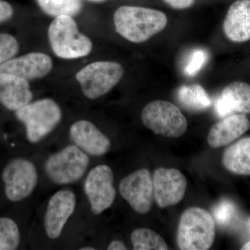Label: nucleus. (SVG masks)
Returning <instances> with one entry per match:
<instances>
[{
	"label": "nucleus",
	"mask_w": 250,
	"mask_h": 250,
	"mask_svg": "<svg viewBox=\"0 0 250 250\" xmlns=\"http://www.w3.org/2000/svg\"><path fill=\"white\" fill-rule=\"evenodd\" d=\"M116 32L133 43H143L164 31L168 20L159 10L141 6H123L113 16Z\"/></svg>",
	"instance_id": "obj_1"
},
{
	"label": "nucleus",
	"mask_w": 250,
	"mask_h": 250,
	"mask_svg": "<svg viewBox=\"0 0 250 250\" xmlns=\"http://www.w3.org/2000/svg\"><path fill=\"white\" fill-rule=\"evenodd\" d=\"M215 237V220L207 210L200 207H190L182 213L177 230L179 249L208 250Z\"/></svg>",
	"instance_id": "obj_2"
},
{
	"label": "nucleus",
	"mask_w": 250,
	"mask_h": 250,
	"mask_svg": "<svg viewBox=\"0 0 250 250\" xmlns=\"http://www.w3.org/2000/svg\"><path fill=\"white\" fill-rule=\"evenodd\" d=\"M48 38L51 48L59 58H82L88 55L93 49V42L80 32L71 16L55 18L49 25Z\"/></svg>",
	"instance_id": "obj_3"
},
{
	"label": "nucleus",
	"mask_w": 250,
	"mask_h": 250,
	"mask_svg": "<svg viewBox=\"0 0 250 250\" xmlns=\"http://www.w3.org/2000/svg\"><path fill=\"white\" fill-rule=\"evenodd\" d=\"M16 116L25 126L28 141L36 143L57 127L62 121V112L58 104L46 98L16 110Z\"/></svg>",
	"instance_id": "obj_4"
},
{
	"label": "nucleus",
	"mask_w": 250,
	"mask_h": 250,
	"mask_svg": "<svg viewBox=\"0 0 250 250\" xmlns=\"http://www.w3.org/2000/svg\"><path fill=\"white\" fill-rule=\"evenodd\" d=\"M143 125L155 134L179 138L187 131L188 122L182 112L168 101L156 100L148 103L141 113Z\"/></svg>",
	"instance_id": "obj_5"
},
{
	"label": "nucleus",
	"mask_w": 250,
	"mask_h": 250,
	"mask_svg": "<svg viewBox=\"0 0 250 250\" xmlns=\"http://www.w3.org/2000/svg\"><path fill=\"white\" fill-rule=\"evenodd\" d=\"M124 68L119 62H91L76 74L77 82L86 98L95 100L106 95L123 79Z\"/></svg>",
	"instance_id": "obj_6"
},
{
	"label": "nucleus",
	"mask_w": 250,
	"mask_h": 250,
	"mask_svg": "<svg viewBox=\"0 0 250 250\" xmlns=\"http://www.w3.org/2000/svg\"><path fill=\"white\" fill-rule=\"evenodd\" d=\"M89 164L86 153L75 145H70L49 156L45 164V172L54 183L66 185L80 180Z\"/></svg>",
	"instance_id": "obj_7"
},
{
	"label": "nucleus",
	"mask_w": 250,
	"mask_h": 250,
	"mask_svg": "<svg viewBox=\"0 0 250 250\" xmlns=\"http://www.w3.org/2000/svg\"><path fill=\"white\" fill-rule=\"evenodd\" d=\"M1 178L6 198L18 202L32 193L37 186L39 176L34 163L24 158H17L5 166Z\"/></svg>",
	"instance_id": "obj_8"
},
{
	"label": "nucleus",
	"mask_w": 250,
	"mask_h": 250,
	"mask_svg": "<svg viewBox=\"0 0 250 250\" xmlns=\"http://www.w3.org/2000/svg\"><path fill=\"white\" fill-rule=\"evenodd\" d=\"M84 191L93 214L100 215L113 205L116 191L113 173L106 165H98L90 171L84 182Z\"/></svg>",
	"instance_id": "obj_9"
},
{
	"label": "nucleus",
	"mask_w": 250,
	"mask_h": 250,
	"mask_svg": "<svg viewBox=\"0 0 250 250\" xmlns=\"http://www.w3.org/2000/svg\"><path fill=\"white\" fill-rule=\"evenodd\" d=\"M119 191L136 213L146 214L151 210L154 198L152 174L146 168L134 171L122 179Z\"/></svg>",
	"instance_id": "obj_10"
},
{
	"label": "nucleus",
	"mask_w": 250,
	"mask_h": 250,
	"mask_svg": "<svg viewBox=\"0 0 250 250\" xmlns=\"http://www.w3.org/2000/svg\"><path fill=\"white\" fill-rule=\"evenodd\" d=\"M152 179L154 199L160 208L177 205L183 200L187 180L181 171L159 167L154 170Z\"/></svg>",
	"instance_id": "obj_11"
},
{
	"label": "nucleus",
	"mask_w": 250,
	"mask_h": 250,
	"mask_svg": "<svg viewBox=\"0 0 250 250\" xmlns=\"http://www.w3.org/2000/svg\"><path fill=\"white\" fill-rule=\"evenodd\" d=\"M76 205V195L70 190H59L52 195L44 218V228L49 238L56 239L60 236Z\"/></svg>",
	"instance_id": "obj_12"
},
{
	"label": "nucleus",
	"mask_w": 250,
	"mask_h": 250,
	"mask_svg": "<svg viewBox=\"0 0 250 250\" xmlns=\"http://www.w3.org/2000/svg\"><path fill=\"white\" fill-rule=\"evenodd\" d=\"M222 31L225 39L234 45L250 42V0H235L227 11Z\"/></svg>",
	"instance_id": "obj_13"
},
{
	"label": "nucleus",
	"mask_w": 250,
	"mask_h": 250,
	"mask_svg": "<svg viewBox=\"0 0 250 250\" xmlns=\"http://www.w3.org/2000/svg\"><path fill=\"white\" fill-rule=\"evenodd\" d=\"M52 59L41 52L11 59L0 65V73L11 74L24 80H34L46 76L52 68Z\"/></svg>",
	"instance_id": "obj_14"
},
{
	"label": "nucleus",
	"mask_w": 250,
	"mask_h": 250,
	"mask_svg": "<svg viewBox=\"0 0 250 250\" xmlns=\"http://www.w3.org/2000/svg\"><path fill=\"white\" fill-rule=\"evenodd\" d=\"M71 140L80 149L94 156L104 155L111 149V141L93 123L89 121H77L70 126Z\"/></svg>",
	"instance_id": "obj_15"
},
{
	"label": "nucleus",
	"mask_w": 250,
	"mask_h": 250,
	"mask_svg": "<svg viewBox=\"0 0 250 250\" xmlns=\"http://www.w3.org/2000/svg\"><path fill=\"white\" fill-rule=\"evenodd\" d=\"M215 110L222 118L233 113L250 115V83L236 80L225 85L215 104Z\"/></svg>",
	"instance_id": "obj_16"
},
{
	"label": "nucleus",
	"mask_w": 250,
	"mask_h": 250,
	"mask_svg": "<svg viewBox=\"0 0 250 250\" xmlns=\"http://www.w3.org/2000/svg\"><path fill=\"white\" fill-rule=\"evenodd\" d=\"M250 129V121L247 115L231 113L213 125L207 141L211 147H224L239 139Z\"/></svg>",
	"instance_id": "obj_17"
},
{
	"label": "nucleus",
	"mask_w": 250,
	"mask_h": 250,
	"mask_svg": "<svg viewBox=\"0 0 250 250\" xmlns=\"http://www.w3.org/2000/svg\"><path fill=\"white\" fill-rule=\"evenodd\" d=\"M33 94L29 82L11 74L0 73V103L15 111L30 103Z\"/></svg>",
	"instance_id": "obj_18"
},
{
	"label": "nucleus",
	"mask_w": 250,
	"mask_h": 250,
	"mask_svg": "<svg viewBox=\"0 0 250 250\" xmlns=\"http://www.w3.org/2000/svg\"><path fill=\"white\" fill-rule=\"evenodd\" d=\"M222 161L231 173L250 176V137L243 138L227 148Z\"/></svg>",
	"instance_id": "obj_19"
},
{
	"label": "nucleus",
	"mask_w": 250,
	"mask_h": 250,
	"mask_svg": "<svg viewBox=\"0 0 250 250\" xmlns=\"http://www.w3.org/2000/svg\"><path fill=\"white\" fill-rule=\"evenodd\" d=\"M177 98L182 106L192 111H205L212 104L205 88L196 83L182 85L177 91Z\"/></svg>",
	"instance_id": "obj_20"
},
{
	"label": "nucleus",
	"mask_w": 250,
	"mask_h": 250,
	"mask_svg": "<svg viewBox=\"0 0 250 250\" xmlns=\"http://www.w3.org/2000/svg\"><path fill=\"white\" fill-rule=\"evenodd\" d=\"M45 14L52 17L68 16L73 17L83 8L82 0H36Z\"/></svg>",
	"instance_id": "obj_21"
},
{
	"label": "nucleus",
	"mask_w": 250,
	"mask_h": 250,
	"mask_svg": "<svg viewBox=\"0 0 250 250\" xmlns=\"http://www.w3.org/2000/svg\"><path fill=\"white\" fill-rule=\"evenodd\" d=\"M131 241L135 250H166L168 247L164 238L147 228H139L131 233Z\"/></svg>",
	"instance_id": "obj_22"
},
{
	"label": "nucleus",
	"mask_w": 250,
	"mask_h": 250,
	"mask_svg": "<svg viewBox=\"0 0 250 250\" xmlns=\"http://www.w3.org/2000/svg\"><path fill=\"white\" fill-rule=\"evenodd\" d=\"M21 243V232L13 219L0 218V250L18 249Z\"/></svg>",
	"instance_id": "obj_23"
},
{
	"label": "nucleus",
	"mask_w": 250,
	"mask_h": 250,
	"mask_svg": "<svg viewBox=\"0 0 250 250\" xmlns=\"http://www.w3.org/2000/svg\"><path fill=\"white\" fill-rule=\"evenodd\" d=\"M19 44L16 38L8 34H0V65L8 62L18 53Z\"/></svg>",
	"instance_id": "obj_24"
},
{
	"label": "nucleus",
	"mask_w": 250,
	"mask_h": 250,
	"mask_svg": "<svg viewBox=\"0 0 250 250\" xmlns=\"http://www.w3.org/2000/svg\"><path fill=\"white\" fill-rule=\"evenodd\" d=\"M208 58L207 51L199 49L194 51L184 67V74L187 76L197 75L205 65Z\"/></svg>",
	"instance_id": "obj_25"
},
{
	"label": "nucleus",
	"mask_w": 250,
	"mask_h": 250,
	"mask_svg": "<svg viewBox=\"0 0 250 250\" xmlns=\"http://www.w3.org/2000/svg\"><path fill=\"white\" fill-rule=\"evenodd\" d=\"M234 207L232 204L228 201H223L215 206L213 210V214L215 221L220 225L228 223L231 220Z\"/></svg>",
	"instance_id": "obj_26"
},
{
	"label": "nucleus",
	"mask_w": 250,
	"mask_h": 250,
	"mask_svg": "<svg viewBox=\"0 0 250 250\" xmlns=\"http://www.w3.org/2000/svg\"><path fill=\"white\" fill-rule=\"evenodd\" d=\"M165 4L175 10H184L191 7L196 0H163Z\"/></svg>",
	"instance_id": "obj_27"
},
{
	"label": "nucleus",
	"mask_w": 250,
	"mask_h": 250,
	"mask_svg": "<svg viewBox=\"0 0 250 250\" xmlns=\"http://www.w3.org/2000/svg\"><path fill=\"white\" fill-rule=\"evenodd\" d=\"M14 15L12 6L4 0H0V23L9 21Z\"/></svg>",
	"instance_id": "obj_28"
},
{
	"label": "nucleus",
	"mask_w": 250,
	"mask_h": 250,
	"mask_svg": "<svg viewBox=\"0 0 250 250\" xmlns=\"http://www.w3.org/2000/svg\"><path fill=\"white\" fill-rule=\"evenodd\" d=\"M108 250H125L126 247L123 242L120 241H114L110 243L108 246Z\"/></svg>",
	"instance_id": "obj_29"
},
{
	"label": "nucleus",
	"mask_w": 250,
	"mask_h": 250,
	"mask_svg": "<svg viewBox=\"0 0 250 250\" xmlns=\"http://www.w3.org/2000/svg\"><path fill=\"white\" fill-rule=\"evenodd\" d=\"M242 250H250V241L246 243L241 248Z\"/></svg>",
	"instance_id": "obj_30"
},
{
	"label": "nucleus",
	"mask_w": 250,
	"mask_h": 250,
	"mask_svg": "<svg viewBox=\"0 0 250 250\" xmlns=\"http://www.w3.org/2000/svg\"><path fill=\"white\" fill-rule=\"evenodd\" d=\"M80 250H95V248L93 247H83V248H81Z\"/></svg>",
	"instance_id": "obj_31"
},
{
	"label": "nucleus",
	"mask_w": 250,
	"mask_h": 250,
	"mask_svg": "<svg viewBox=\"0 0 250 250\" xmlns=\"http://www.w3.org/2000/svg\"><path fill=\"white\" fill-rule=\"evenodd\" d=\"M87 1H92V2L100 3L106 1V0H87Z\"/></svg>",
	"instance_id": "obj_32"
},
{
	"label": "nucleus",
	"mask_w": 250,
	"mask_h": 250,
	"mask_svg": "<svg viewBox=\"0 0 250 250\" xmlns=\"http://www.w3.org/2000/svg\"><path fill=\"white\" fill-rule=\"evenodd\" d=\"M249 225H250V220Z\"/></svg>",
	"instance_id": "obj_33"
},
{
	"label": "nucleus",
	"mask_w": 250,
	"mask_h": 250,
	"mask_svg": "<svg viewBox=\"0 0 250 250\" xmlns=\"http://www.w3.org/2000/svg\"></svg>",
	"instance_id": "obj_34"
}]
</instances>
